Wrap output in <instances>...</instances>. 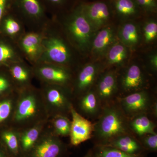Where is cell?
<instances>
[{"label":"cell","instance_id":"1","mask_svg":"<svg viewBox=\"0 0 157 157\" xmlns=\"http://www.w3.org/2000/svg\"><path fill=\"white\" fill-rule=\"evenodd\" d=\"M48 120L39 89L32 85L18 90L10 127L20 132Z\"/></svg>","mask_w":157,"mask_h":157},{"label":"cell","instance_id":"2","mask_svg":"<svg viewBox=\"0 0 157 157\" xmlns=\"http://www.w3.org/2000/svg\"><path fill=\"white\" fill-rule=\"evenodd\" d=\"M131 132L128 119L119 105L110 103L102 107L97 122L94 124L93 137L96 145H106L119 136Z\"/></svg>","mask_w":157,"mask_h":157},{"label":"cell","instance_id":"3","mask_svg":"<svg viewBox=\"0 0 157 157\" xmlns=\"http://www.w3.org/2000/svg\"><path fill=\"white\" fill-rule=\"evenodd\" d=\"M48 119L57 115L70 117L74 98L71 88L42 83L39 89Z\"/></svg>","mask_w":157,"mask_h":157},{"label":"cell","instance_id":"4","mask_svg":"<svg viewBox=\"0 0 157 157\" xmlns=\"http://www.w3.org/2000/svg\"><path fill=\"white\" fill-rule=\"evenodd\" d=\"M66 27L71 40L79 50L85 51L90 48L94 32L79 8L70 15Z\"/></svg>","mask_w":157,"mask_h":157},{"label":"cell","instance_id":"5","mask_svg":"<svg viewBox=\"0 0 157 157\" xmlns=\"http://www.w3.org/2000/svg\"><path fill=\"white\" fill-rule=\"evenodd\" d=\"M118 105L128 118L138 114H154L157 109V103L145 90L126 95L118 100Z\"/></svg>","mask_w":157,"mask_h":157},{"label":"cell","instance_id":"6","mask_svg":"<svg viewBox=\"0 0 157 157\" xmlns=\"http://www.w3.org/2000/svg\"><path fill=\"white\" fill-rule=\"evenodd\" d=\"M34 76L42 83L71 88L73 76L66 67L59 65L38 63L33 68Z\"/></svg>","mask_w":157,"mask_h":157},{"label":"cell","instance_id":"7","mask_svg":"<svg viewBox=\"0 0 157 157\" xmlns=\"http://www.w3.org/2000/svg\"><path fill=\"white\" fill-rule=\"evenodd\" d=\"M42 45V55L37 63H47L64 67L70 62V49L63 39L56 36L43 37Z\"/></svg>","mask_w":157,"mask_h":157},{"label":"cell","instance_id":"8","mask_svg":"<svg viewBox=\"0 0 157 157\" xmlns=\"http://www.w3.org/2000/svg\"><path fill=\"white\" fill-rule=\"evenodd\" d=\"M67 151L65 144L52 133L48 124L38 142L25 157H63Z\"/></svg>","mask_w":157,"mask_h":157},{"label":"cell","instance_id":"9","mask_svg":"<svg viewBox=\"0 0 157 157\" xmlns=\"http://www.w3.org/2000/svg\"><path fill=\"white\" fill-rule=\"evenodd\" d=\"M71 128L69 137L71 145L77 146L93 137L94 124L80 114L73 105L70 111Z\"/></svg>","mask_w":157,"mask_h":157},{"label":"cell","instance_id":"10","mask_svg":"<svg viewBox=\"0 0 157 157\" xmlns=\"http://www.w3.org/2000/svg\"><path fill=\"white\" fill-rule=\"evenodd\" d=\"M79 8L89 22L94 32L107 26L111 17L109 7L104 2L84 4Z\"/></svg>","mask_w":157,"mask_h":157},{"label":"cell","instance_id":"11","mask_svg":"<svg viewBox=\"0 0 157 157\" xmlns=\"http://www.w3.org/2000/svg\"><path fill=\"white\" fill-rule=\"evenodd\" d=\"M99 71V66L93 63L85 65L79 70L76 78L73 79L71 86L74 101L91 89Z\"/></svg>","mask_w":157,"mask_h":157},{"label":"cell","instance_id":"12","mask_svg":"<svg viewBox=\"0 0 157 157\" xmlns=\"http://www.w3.org/2000/svg\"><path fill=\"white\" fill-rule=\"evenodd\" d=\"M117 89V78L114 72L108 71L101 75L95 91L102 107L111 103Z\"/></svg>","mask_w":157,"mask_h":157},{"label":"cell","instance_id":"13","mask_svg":"<svg viewBox=\"0 0 157 157\" xmlns=\"http://www.w3.org/2000/svg\"><path fill=\"white\" fill-rule=\"evenodd\" d=\"M145 82L142 69L138 65L134 64L131 65L122 75L121 87L124 92L129 94L144 90Z\"/></svg>","mask_w":157,"mask_h":157},{"label":"cell","instance_id":"14","mask_svg":"<svg viewBox=\"0 0 157 157\" xmlns=\"http://www.w3.org/2000/svg\"><path fill=\"white\" fill-rule=\"evenodd\" d=\"M48 120L19 132L20 157H25L30 151L48 125Z\"/></svg>","mask_w":157,"mask_h":157},{"label":"cell","instance_id":"15","mask_svg":"<svg viewBox=\"0 0 157 157\" xmlns=\"http://www.w3.org/2000/svg\"><path fill=\"white\" fill-rule=\"evenodd\" d=\"M42 39L41 34L30 33L23 36L20 40V46L26 56L36 64L42 55Z\"/></svg>","mask_w":157,"mask_h":157},{"label":"cell","instance_id":"16","mask_svg":"<svg viewBox=\"0 0 157 157\" xmlns=\"http://www.w3.org/2000/svg\"><path fill=\"white\" fill-rule=\"evenodd\" d=\"M75 99L77 100V109L80 114L90 117L100 115L102 106L95 90L91 89Z\"/></svg>","mask_w":157,"mask_h":157},{"label":"cell","instance_id":"17","mask_svg":"<svg viewBox=\"0 0 157 157\" xmlns=\"http://www.w3.org/2000/svg\"><path fill=\"white\" fill-rule=\"evenodd\" d=\"M115 32L110 26H106L99 30L92 42V52L96 56L103 55L114 43Z\"/></svg>","mask_w":157,"mask_h":157},{"label":"cell","instance_id":"18","mask_svg":"<svg viewBox=\"0 0 157 157\" xmlns=\"http://www.w3.org/2000/svg\"><path fill=\"white\" fill-rule=\"evenodd\" d=\"M8 70L17 90L32 85L31 82L34 76L33 69L29 68L22 62L11 65Z\"/></svg>","mask_w":157,"mask_h":157},{"label":"cell","instance_id":"19","mask_svg":"<svg viewBox=\"0 0 157 157\" xmlns=\"http://www.w3.org/2000/svg\"><path fill=\"white\" fill-rule=\"evenodd\" d=\"M132 155L143 154L145 151L140 141L132 134L119 136L106 145Z\"/></svg>","mask_w":157,"mask_h":157},{"label":"cell","instance_id":"20","mask_svg":"<svg viewBox=\"0 0 157 157\" xmlns=\"http://www.w3.org/2000/svg\"><path fill=\"white\" fill-rule=\"evenodd\" d=\"M1 143L11 157H21L19 132L9 126L0 132Z\"/></svg>","mask_w":157,"mask_h":157},{"label":"cell","instance_id":"21","mask_svg":"<svg viewBox=\"0 0 157 157\" xmlns=\"http://www.w3.org/2000/svg\"><path fill=\"white\" fill-rule=\"evenodd\" d=\"M148 114L142 113L129 119V126L131 132L139 137L149 134H154L155 125L148 117Z\"/></svg>","mask_w":157,"mask_h":157},{"label":"cell","instance_id":"22","mask_svg":"<svg viewBox=\"0 0 157 157\" xmlns=\"http://www.w3.org/2000/svg\"><path fill=\"white\" fill-rule=\"evenodd\" d=\"M17 92L0 99V127L3 126L4 128L10 126L17 100Z\"/></svg>","mask_w":157,"mask_h":157},{"label":"cell","instance_id":"23","mask_svg":"<svg viewBox=\"0 0 157 157\" xmlns=\"http://www.w3.org/2000/svg\"><path fill=\"white\" fill-rule=\"evenodd\" d=\"M119 36L125 46L134 47L140 41L139 30L134 23L127 22L121 27L119 31Z\"/></svg>","mask_w":157,"mask_h":157},{"label":"cell","instance_id":"24","mask_svg":"<svg viewBox=\"0 0 157 157\" xmlns=\"http://www.w3.org/2000/svg\"><path fill=\"white\" fill-rule=\"evenodd\" d=\"M70 119L65 116H56L48 120V127L58 137H69L71 124Z\"/></svg>","mask_w":157,"mask_h":157},{"label":"cell","instance_id":"25","mask_svg":"<svg viewBox=\"0 0 157 157\" xmlns=\"http://www.w3.org/2000/svg\"><path fill=\"white\" fill-rule=\"evenodd\" d=\"M17 2L23 13L34 19H40L44 15V11L40 0H17Z\"/></svg>","mask_w":157,"mask_h":157},{"label":"cell","instance_id":"26","mask_svg":"<svg viewBox=\"0 0 157 157\" xmlns=\"http://www.w3.org/2000/svg\"><path fill=\"white\" fill-rule=\"evenodd\" d=\"M127 56L126 46L121 42H114L107 51V61L109 65H120Z\"/></svg>","mask_w":157,"mask_h":157},{"label":"cell","instance_id":"27","mask_svg":"<svg viewBox=\"0 0 157 157\" xmlns=\"http://www.w3.org/2000/svg\"><path fill=\"white\" fill-rule=\"evenodd\" d=\"M92 151L94 157H144L143 154H130L107 145H96Z\"/></svg>","mask_w":157,"mask_h":157},{"label":"cell","instance_id":"28","mask_svg":"<svg viewBox=\"0 0 157 157\" xmlns=\"http://www.w3.org/2000/svg\"><path fill=\"white\" fill-rule=\"evenodd\" d=\"M114 7L117 13L123 17H133L138 13V6L135 0H116Z\"/></svg>","mask_w":157,"mask_h":157},{"label":"cell","instance_id":"29","mask_svg":"<svg viewBox=\"0 0 157 157\" xmlns=\"http://www.w3.org/2000/svg\"><path fill=\"white\" fill-rule=\"evenodd\" d=\"M22 62L15 51L11 45L0 43V65H7L9 67L15 63Z\"/></svg>","mask_w":157,"mask_h":157},{"label":"cell","instance_id":"30","mask_svg":"<svg viewBox=\"0 0 157 157\" xmlns=\"http://www.w3.org/2000/svg\"><path fill=\"white\" fill-rule=\"evenodd\" d=\"M17 91L9 70L7 74H0V99L10 95Z\"/></svg>","mask_w":157,"mask_h":157},{"label":"cell","instance_id":"31","mask_svg":"<svg viewBox=\"0 0 157 157\" xmlns=\"http://www.w3.org/2000/svg\"><path fill=\"white\" fill-rule=\"evenodd\" d=\"M143 36L144 41L147 43H151L156 39L157 24L155 21H150L143 27Z\"/></svg>","mask_w":157,"mask_h":157},{"label":"cell","instance_id":"32","mask_svg":"<svg viewBox=\"0 0 157 157\" xmlns=\"http://www.w3.org/2000/svg\"><path fill=\"white\" fill-rule=\"evenodd\" d=\"M4 29L7 35L11 37H15L21 31V26L19 22L14 18L9 17L4 21Z\"/></svg>","mask_w":157,"mask_h":157},{"label":"cell","instance_id":"33","mask_svg":"<svg viewBox=\"0 0 157 157\" xmlns=\"http://www.w3.org/2000/svg\"><path fill=\"white\" fill-rule=\"evenodd\" d=\"M140 143L145 150L152 152H155L157 151V134H147L140 137Z\"/></svg>","mask_w":157,"mask_h":157},{"label":"cell","instance_id":"34","mask_svg":"<svg viewBox=\"0 0 157 157\" xmlns=\"http://www.w3.org/2000/svg\"><path fill=\"white\" fill-rule=\"evenodd\" d=\"M137 6L144 11L148 12H155L157 9L156 0H135Z\"/></svg>","mask_w":157,"mask_h":157},{"label":"cell","instance_id":"35","mask_svg":"<svg viewBox=\"0 0 157 157\" xmlns=\"http://www.w3.org/2000/svg\"><path fill=\"white\" fill-rule=\"evenodd\" d=\"M9 0H0V21L5 13Z\"/></svg>","mask_w":157,"mask_h":157},{"label":"cell","instance_id":"36","mask_svg":"<svg viewBox=\"0 0 157 157\" xmlns=\"http://www.w3.org/2000/svg\"><path fill=\"white\" fill-rule=\"evenodd\" d=\"M150 63L152 68L155 71L157 70V56L156 55L152 56L151 58Z\"/></svg>","mask_w":157,"mask_h":157},{"label":"cell","instance_id":"37","mask_svg":"<svg viewBox=\"0 0 157 157\" xmlns=\"http://www.w3.org/2000/svg\"><path fill=\"white\" fill-rule=\"evenodd\" d=\"M0 157H11L1 143L0 144Z\"/></svg>","mask_w":157,"mask_h":157},{"label":"cell","instance_id":"38","mask_svg":"<svg viewBox=\"0 0 157 157\" xmlns=\"http://www.w3.org/2000/svg\"><path fill=\"white\" fill-rule=\"evenodd\" d=\"M46 1H48V2L52 5L57 6V5L62 4L64 2L65 0H46Z\"/></svg>","mask_w":157,"mask_h":157},{"label":"cell","instance_id":"39","mask_svg":"<svg viewBox=\"0 0 157 157\" xmlns=\"http://www.w3.org/2000/svg\"><path fill=\"white\" fill-rule=\"evenodd\" d=\"M83 157H94L92 151H90Z\"/></svg>","mask_w":157,"mask_h":157}]
</instances>
